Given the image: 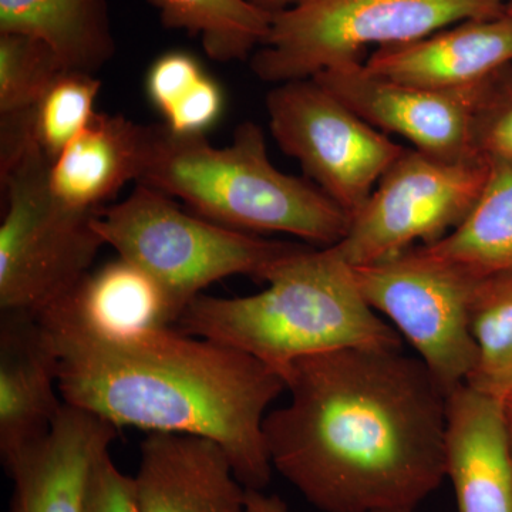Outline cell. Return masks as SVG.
I'll use <instances>...</instances> for the list:
<instances>
[{
  "instance_id": "6da1fadb",
  "label": "cell",
  "mask_w": 512,
  "mask_h": 512,
  "mask_svg": "<svg viewBox=\"0 0 512 512\" xmlns=\"http://www.w3.org/2000/svg\"><path fill=\"white\" fill-rule=\"evenodd\" d=\"M266 414L272 467L323 512L414 511L446 478L447 393L417 356L348 348L302 357Z\"/></svg>"
},
{
  "instance_id": "7a4b0ae2",
  "label": "cell",
  "mask_w": 512,
  "mask_h": 512,
  "mask_svg": "<svg viewBox=\"0 0 512 512\" xmlns=\"http://www.w3.org/2000/svg\"><path fill=\"white\" fill-rule=\"evenodd\" d=\"M70 296L39 316L56 352L64 403L119 430L215 441L239 483L265 490L274 467L264 420L286 390L284 377L241 350L170 326L101 332L79 315Z\"/></svg>"
},
{
  "instance_id": "3957f363",
  "label": "cell",
  "mask_w": 512,
  "mask_h": 512,
  "mask_svg": "<svg viewBox=\"0 0 512 512\" xmlns=\"http://www.w3.org/2000/svg\"><path fill=\"white\" fill-rule=\"evenodd\" d=\"M255 295H200L178 319L181 332L241 350L282 377L302 357L348 348H402V336L366 302L335 247L286 259Z\"/></svg>"
},
{
  "instance_id": "277c9868",
  "label": "cell",
  "mask_w": 512,
  "mask_h": 512,
  "mask_svg": "<svg viewBox=\"0 0 512 512\" xmlns=\"http://www.w3.org/2000/svg\"><path fill=\"white\" fill-rule=\"evenodd\" d=\"M137 184L177 197L205 220L237 231L282 232L318 247L339 244L350 217L313 183L279 171L264 130L239 124L227 147L151 124L150 147Z\"/></svg>"
},
{
  "instance_id": "5b68a950",
  "label": "cell",
  "mask_w": 512,
  "mask_h": 512,
  "mask_svg": "<svg viewBox=\"0 0 512 512\" xmlns=\"http://www.w3.org/2000/svg\"><path fill=\"white\" fill-rule=\"evenodd\" d=\"M94 225L119 258L156 282L173 323L214 282L245 275L266 284L276 266L308 247L194 217L170 195L144 184L120 204L104 208Z\"/></svg>"
},
{
  "instance_id": "8992f818",
  "label": "cell",
  "mask_w": 512,
  "mask_h": 512,
  "mask_svg": "<svg viewBox=\"0 0 512 512\" xmlns=\"http://www.w3.org/2000/svg\"><path fill=\"white\" fill-rule=\"evenodd\" d=\"M52 160L33 140L0 161L6 211L0 225V311L37 316L76 292L104 247L103 212L80 210L50 187Z\"/></svg>"
},
{
  "instance_id": "52a82bcc",
  "label": "cell",
  "mask_w": 512,
  "mask_h": 512,
  "mask_svg": "<svg viewBox=\"0 0 512 512\" xmlns=\"http://www.w3.org/2000/svg\"><path fill=\"white\" fill-rule=\"evenodd\" d=\"M507 0H299L272 16L251 60L262 82L311 79L323 70L362 63L367 47L433 35L464 20L503 16Z\"/></svg>"
},
{
  "instance_id": "ba28073f",
  "label": "cell",
  "mask_w": 512,
  "mask_h": 512,
  "mask_svg": "<svg viewBox=\"0 0 512 512\" xmlns=\"http://www.w3.org/2000/svg\"><path fill=\"white\" fill-rule=\"evenodd\" d=\"M266 110L278 146L350 221L404 151L312 77L278 84Z\"/></svg>"
},
{
  "instance_id": "9c48e42d",
  "label": "cell",
  "mask_w": 512,
  "mask_h": 512,
  "mask_svg": "<svg viewBox=\"0 0 512 512\" xmlns=\"http://www.w3.org/2000/svg\"><path fill=\"white\" fill-rule=\"evenodd\" d=\"M488 170L485 158L451 163L404 148L333 247L355 268L402 254L417 241L434 244L473 210Z\"/></svg>"
},
{
  "instance_id": "30bf717a",
  "label": "cell",
  "mask_w": 512,
  "mask_h": 512,
  "mask_svg": "<svg viewBox=\"0 0 512 512\" xmlns=\"http://www.w3.org/2000/svg\"><path fill=\"white\" fill-rule=\"evenodd\" d=\"M353 274L366 302L413 346L447 396L467 382L477 360L470 308L480 279L434 261L416 247L355 266Z\"/></svg>"
},
{
  "instance_id": "8fae6325",
  "label": "cell",
  "mask_w": 512,
  "mask_h": 512,
  "mask_svg": "<svg viewBox=\"0 0 512 512\" xmlns=\"http://www.w3.org/2000/svg\"><path fill=\"white\" fill-rule=\"evenodd\" d=\"M377 130L407 138L416 150L439 160H476L474 120L487 82L458 90L394 82L348 63L313 76Z\"/></svg>"
},
{
  "instance_id": "7c38bea8",
  "label": "cell",
  "mask_w": 512,
  "mask_h": 512,
  "mask_svg": "<svg viewBox=\"0 0 512 512\" xmlns=\"http://www.w3.org/2000/svg\"><path fill=\"white\" fill-rule=\"evenodd\" d=\"M512 64V18L471 19L439 32L376 49L369 72L394 82L458 90L490 82Z\"/></svg>"
},
{
  "instance_id": "4fadbf2b",
  "label": "cell",
  "mask_w": 512,
  "mask_h": 512,
  "mask_svg": "<svg viewBox=\"0 0 512 512\" xmlns=\"http://www.w3.org/2000/svg\"><path fill=\"white\" fill-rule=\"evenodd\" d=\"M134 481L140 512H245L247 488L205 437L148 433Z\"/></svg>"
},
{
  "instance_id": "5bb4252c",
  "label": "cell",
  "mask_w": 512,
  "mask_h": 512,
  "mask_svg": "<svg viewBox=\"0 0 512 512\" xmlns=\"http://www.w3.org/2000/svg\"><path fill=\"white\" fill-rule=\"evenodd\" d=\"M57 356L37 316L0 319V457L3 466L43 439L62 412Z\"/></svg>"
},
{
  "instance_id": "9a60e30c",
  "label": "cell",
  "mask_w": 512,
  "mask_h": 512,
  "mask_svg": "<svg viewBox=\"0 0 512 512\" xmlns=\"http://www.w3.org/2000/svg\"><path fill=\"white\" fill-rule=\"evenodd\" d=\"M446 477L458 512H512V450L504 403L466 383L447 396Z\"/></svg>"
},
{
  "instance_id": "2e32d148",
  "label": "cell",
  "mask_w": 512,
  "mask_h": 512,
  "mask_svg": "<svg viewBox=\"0 0 512 512\" xmlns=\"http://www.w3.org/2000/svg\"><path fill=\"white\" fill-rule=\"evenodd\" d=\"M150 138L151 124L121 114L94 113L50 165V187L72 207L104 210L128 181L140 178Z\"/></svg>"
},
{
  "instance_id": "e0dca14e",
  "label": "cell",
  "mask_w": 512,
  "mask_h": 512,
  "mask_svg": "<svg viewBox=\"0 0 512 512\" xmlns=\"http://www.w3.org/2000/svg\"><path fill=\"white\" fill-rule=\"evenodd\" d=\"M0 33L43 40L73 72L94 74L116 52L106 0H0Z\"/></svg>"
},
{
  "instance_id": "ac0fdd59",
  "label": "cell",
  "mask_w": 512,
  "mask_h": 512,
  "mask_svg": "<svg viewBox=\"0 0 512 512\" xmlns=\"http://www.w3.org/2000/svg\"><path fill=\"white\" fill-rule=\"evenodd\" d=\"M487 181L473 210L421 254L473 279L512 274V164L491 158Z\"/></svg>"
},
{
  "instance_id": "d6986e66",
  "label": "cell",
  "mask_w": 512,
  "mask_h": 512,
  "mask_svg": "<svg viewBox=\"0 0 512 512\" xmlns=\"http://www.w3.org/2000/svg\"><path fill=\"white\" fill-rule=\"evenodd\" d=\"M70 299L79 315L101 332L126 333L173 323L156 282L121 258L87 275Z\"/></svg>"
},
{
  "instance_id": "ffe728a7",
  "label": "cell",
  "mask_w": 512,
  "mask_h": 512,
  "mask_svg": "<svg viewBox=\"0 0 512 512\" xmlns=\"http://www.w3.org/2000/svg\"><path fill=\"white\" fill-rule=\"evenodd\" d=\"M165 28L200 36L202 47L217 62H241L264 45L271 13L248 0H151Z\"/></svg>"
},
{
  "instance_id": "44dd1931",
  "label": "cell",
  "mask_w": 512,
  "mask_h": 512,
  "mask_svg": "<svg viewBox=\"0 0 512 512\" xmlns=\"http://www.w3.org/2000/svg\"><path fill=\"white\" fill-rule=\"evenodd\" d=\"M470 330L477 360L466 384L504 403L512 396V274L477 282Z\"/></svg>"
},
{
  "instance_id": "7402d4cb",
  "label": "cell",
  "mask_w": 512,
  "mask_h": 512,
  "mask_svg": "<svg viewBox=\"0 0 512 512\" xmlns=\"http://www.w3.org/2000/svg\"><path fill=\"white\" fill-rule=\"evenodd\" d=\"M100 87L94 74L66 70L33 107V136L52 163L92 120Z\"/></svg>"
},
{
  "instance_id": "603a6c76",
  "label": "cell",
  "mask_w": 512,
  "mask_h": 512,
  "mask_svg": "<svg viewBox=\"0 0 512 512\" xmlns=\"http://www.w3.org/2000/svg\"><path fill=\"white\" fill-rule=\"evenodd\" d=\"M63 72L59 57L43 40L0 33V114L32 109Z\"/></svg>"
},
{
  "instance_id": "cb8c5ba5",
  "label": "cell",
  "mask_w": 512,
  "mask_h": 512,
  "mask_svg": "<svg viewBox=\"0 0 512 512\" xmlns=\"http://www.w3.org/2000/svg\"><path fill=\"white\" fill-rule=\"evenodd\" d=\"M497 74L478 101L474 120V148L478 157L512 164V72Z\"/></svg>"
},
{
  "instance_id": "d4e9b609",
  "label": "cell",
  "mask_w": 512,
  "mask_h": 512,
  "mask_svg": "<svg viewBox=\"0 0 512 512\" xmlns=\"http://www.w3.org/2000/svg\"><path fill=\"white\" fill-rule=\"evenodd\" d=\"M82 512H140L136 481L121 473L110 450L100 454L90 468Z\"/></svg>"
},
{
  "instance_id": "484cf974",
  "label": "cell",
  "mask_w": 512,
  "mask_h": 512,
  "mask_svg": "<svg viewBox=\"0 0 512 512\" xmlns=\"http://www.w3.org/2000/svg\"><path fill=\"white\" fill-rule=\"evenodd\" d=\"M204 76L195 57L184 52L165 53L148 72L147 93L165 116Z\"/></svg>"
},
{
  "instance_id": "4316f807",
  "label": "cell",
  "mask_w": 512,
  "mask_h": 512,
  "mask_svg": "<svg viewBox=\"0 0 512 512\" xmlns=\"http://www.w3.org/2000/svg\"><path fill=\"white\" fill-rule=\"evenodd\" d=\"M224 97L220 86L205 74L191 92L165 114V126L181 136H201L220 119Z\"/></svg>"
},
{
  "instance_id": "83f0119b",
  "label": "cell",
  "mask_w": 512,
  "mask_h": 512,
  "mask_svg": "<svg viewBox=\"0 0 512 512\" xmlns=\"http://www.w3.org/2000/svg\"><path fill=\"white\" fill-rule=\"evenodd\" d=\"M245 512H289L288 505L278 495L265 494L264 490H249L245 498Z\"/></svg>"
},
{
  "instance_id": "f1b7e54d",
  "label": "cell",
  "mask_w": 512,
  "mask_h": 512,
  "mask_svg": "<svg viewBox=\"0 0 512 512\" xmlns=\"http://www.w3.org/2000/svg\"><path fill=\"white\" fill-rule=\"evenodd\" d=\"M248 2L256 6V8L264 10V12L276 15V13L282 12V10L292 8L299 0H248Z\"/></svg>"
},
{
  "instance_id": "f546056e",
  "label": "cell",
  "mask_w": 512,
  "mask_h": 512,
  "mask_svg": "<svg viewBox=\"0 0 512 512\" xmlns=\"http://www.w3.org/2000/svg\"><path fill=\"white\" fill-rule=\"evenodd\" d=\"M504 419L505 427H507L508 440L512 450V396L508 397L504 402Z\"/></svg>"
},
{
  "instance_id": "4dcf8cb0",
  "label": "cell",
  "mask_w": 512,
  "mask_h": 512,
  "mask_svg": "<svg viewBox=\"0 0 512 512\" xmlns=\"http://www.w3.org/2000/svg\"><path fill=\"white\" fill-rule=\"evenodd\" d=\"M505 13L512 18V0H507L505 3Z\"/></svg>"
},
{
  "instance_id": "1f68e13d",
  "label": "cell",
  "mask_w": 512,
  "mask_h": 512,
  "mask_svg": "<svg viewBox=\"0 0 512 512\" xmlns=\"http://www.w3.org/2000/svg\"><path fill=\"white\" fill-rule=\"evenodd\" d=\"M375 512H413L410 510H387V511H375Z\"/></svg>"
},
{
  "instance_id": "d6a6232c",
  "label": "cell",
  "mask_w": 512,
  "mask_h": 512,
  "mask_svg": "<svg viewBox=\"0 0 512 512\" xmlns=\"http://www.w3.org/2000/svg\"><path fill=\"white\" fill-rule=\"evenodd\" d=\"M511 72H512V67H511Z\"/></svg>"
}]
</instances>
